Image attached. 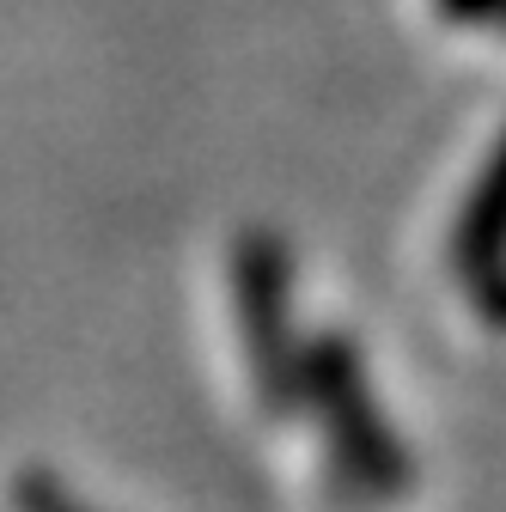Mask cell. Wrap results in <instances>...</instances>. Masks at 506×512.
<instances>
[{"mask_svg":"<svg viewBox=\"0 0 506 512\" xmlns=\"http://www.w3.org/2000/svg\"><path fill=\"white\" fill-rule=\"evenodd\" d=\"M232 299L244 324V354L257 372V391L275 415L299 409V342H293V275L287 250L269 232H250L232 250Z\"/></svg>","mask_w":506,"mask_h":512,"instance_id":"cell-2","label":"cell"},{"mask_svg":"<svg viewBox=\"0 0 506 512\" xmlns=\"http://www.w3.org/2000/svg\"><path fill=\"white\" fill-rule=\"evenodd\" d=\"M439 13L458 25H482V31H506V0H439Z\"/></svg>","mask_w":506,"mask_h":512,"instance_id":"cell-5","label":"cell"},{"mask_svg":"<svg viewBox=\"0 0 506 512\" xmlns=\"http://www.w3.org/2000/svg\"><path fill=\"white\" fill-rule=\"evenodd\" d=\"M299 403L318 409L324 439H330V452H336V464L348 470L354 488L385 494V500L409 494L415 464L403 452V439L391 433L385 409L372 403L366 366L348 348V336H324V342L305 348V360H299Z\"/></svg>","mask_w":506,"mask_h":512,"instance_id":"cell-1","label":"cell"},{"mask_svg":"<svg viewBox=\"0 0 506 512\" xmlns=\"http://www.w3.org/2000/svg\"><path fill=\"white\" fill-rule=\"evenodd\" d=\"M452 269L464 281V293L476 299V311H488L506 330V128L470 189V202L458 214L452 232Z\"/></svg>","mask_w":506,"mask_h":512,"instance_id":"cell-3","label":"cell"},{"mask_svg":"<svg viewBox=\"0 0 506 512\" xmlns=\"http://www.w3.org/2000/svg\"><path fill=\"white\" fill-rule=\"evenodd\" d=\"M19 512H86L68 488H55L49 476H25L19 482Z\"/></svg>","mask_w":506,"mask_h":512,"instance_id":"cell-4","label":"cell"}]
</instances>
